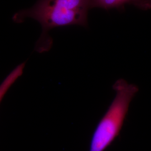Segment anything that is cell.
I'll use <instances>...</instances> for the list:
<instances>
[{"mask_svg":"<svg viewBox=\"0 0 151 151\" xmlns=\"http://www.w3.org/2000/svg\"><path fill=\"white\" fill-rule=\"evenodd\" d=\"M90 9L91 0H38L32 7L16 12L12 20L20 23L30 18L40 24L42 33L37 46L42 52L52 45L48 35L50 30L73 25L86 27Z\"/></svg>","mask_w":151,"mask_h":151,"instance_id":"obj_1","label":"cell"},{"mask_svg":"<svg viewBox=\"0 0 151 151\" xmlns=\"http://www.w3.org/2000/svg\"><path fill=\"white\" fill-rule=\"evenodd\" d=\"M115 97L98 123L92 137L89 151H105L118 136L138 88L124 79L113 85Z\"/></svg>","mask_w":151,"mask_h":151,"instance_id":"obj_2","label":"cell"},{"mask_svg":"<svg viewBox=\"0 0 151 151\" xmlns=\"http://www.w3.org/2000/svg\"><path fill=\"white\" fill-rule=\"evenodd\" d=\"M125 5H132L143 10L151 9V0H91V9H110L120 8Z\"/></svg>","mask_w":151,"mask_h":151,"instance_id":"obj_3","label":"cell"},{"mask_svg":"<svg viewBox=\"0 0 151 151\" xmlns=\"http://www.w3.org/2000/svg\"><path fill=\"white\" fill-rule=\"evenodd\" d=\"M25 63H22L17 66L0 84V103L11 86L22 76L25 68Z\"/></svg>","mask_w":151,"mask_h":151,"instance_id":"obj_4","label":"cell"}]
</instances>
